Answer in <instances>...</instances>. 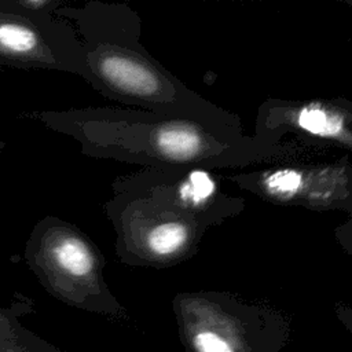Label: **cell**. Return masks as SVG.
<instances>
[{
	"instance_id": "1",
	"label": "cell",
	"mask_w": 352,
	"mask_h": 352,
	"mask_svg": "<svg viewBox=\"0 0 352 352\" xmlns=\"http://www.w3.org/2000/svg\"><path fill=\"white\" fill-rule=\"evenodd\" d=\"M21 117L72 138L87 157L143 168H246L333 153L296 140L276 142L245 135L241 118L216 121L132 107L94 106L30 110Z\"/></svg>"
},
{
	"instance_id": "2",
	"label": "cell",
	"mask_w": 352,
	"mask_h": 352,
	"mask_svg": "<svg viewBox=\"0 0 352 352\" xmlns=\"http://www.w3.org/2000/svg\"><path fill=\"white\" fill-rule=\"evenodd\" d=\"M55 15L67 19L82 50V76L106 99L132 109L216 121L239 117L197 94L142 44V19L125 3L65 1Z\"/></svg>"
},
{
	"instance_id": "3",
	"label": "cell",
	"mask_w": 352,
	"mask_h": 352,
	"mask_svg": "<svg viewBox=\"0 0 352 352\" xmlns=\"http://www.w3.org/2000/svg\"><path fill=\"white\" fill-rule=\"evenodd\" d=\"M103 210L116 232L118 260L133 267L168 268L187 261L208 231L155 191L139 170L113 180Z\"/></svg>"
},
{
	"instance_id": "4",
	"label": "cell",
	"mask_w": 352,
	"mask_h": 352,
	"mask_svg": "<svg viewBox=\"0 0 352 352\" xmlns=\"http://www.w3.org/2000/svg\"><path fill=\"white\" fill-rule=\"evenodd\" d=\"M188 352H279L290 323L278 309L216 290L180 292L172 301Z\"/></svg>"
},
{
	"instance_id": "5",
	"label": "cell",
	"mask_w": 352,
	"mask_h": 352,
	"mask_svg": "<svg viewBox=\"0 0 352 352\" xmlns=\"http://www.w3.org/2000/svg\"><path fill=\"white\" fill-rule=\"evenodd\" d=\"M23 258L55 297L77 307L120 311L103 279L106 258L102 250L76 224L44 216L29 234Z\"/></svg>"
},
{
	"instance_id": "6",
	"label": "cell",
	"mask_w": 352,
	"mask_h": 352,
	"mask_svg": "<svg viewBox=\"0 0 352 352\" xmlns=\"http://www.w3.org/2000/svg\"><path fill=\"white\" fill-rule=\"evenodd\" d=\"M261 201L352 216V160L348 153L301 155L224 176Z\"/></svg>"
},
{
	"instance_id": "7",
	"label": "cell",
	"mask_w": 352,
	"mask_h": 352,
	"mask_svg": "<svg viewBox=\"0 0 352 352\" xmlns=\"http://www.w3.org/2000/svg\"><path fill=\"white\" fill-rule=\"evenodd\" d=\"M43 69L82 76V50L73 25L55 14L0 0V70Z\"/></svg>"
},
{
	"instance_id": "8",
	"label": "cell",
	"mask_w": 352,
	"mask_h": 352,
	"mask_svg": "<svg viewBox=\"0 0 352 352\" xmlns=\"http://www.w3.org/2000/svg\"><path fill=\"white\" fill-rule=\"evenodd\" d=\"M253 135L276 142L292 135L307 146L352 154V99L270 98L258 106Z\"/></svg>"
},
{
	"instance_id": "9",
	"label": "cell",
	"mask_w": 352,
	"mask_h": 352,
	"mask_svg": "<svg viewBox=\"0 0 352 352\" xmlns=\"http://www.w3.org/2000/svg\"><path fill=\"white\" fill-rule=\"evenodd\" d=\"M142 177L198 224L209 230L239 214L245 199L221 188L219 175L195 166L142 168Z\"/></svg>"
},
{
	"instance_id": "10",
	"label": "cell",
	"mask_w": 352,
	"mask_h": 352,
	"mask_svg": "<svg viewBox=\"0 0 352 352\" xmlns=\"http://www.w3.org/2000/svg\"><path fill=\"white\" fill-rule=\"evenodd\" d=\"M334 236L344 252L352 257V216L336 227Z\"/></svg>"
},
{
	"instance_id": "11",
	"label": "cell",
	"mask_w": 352,
	"mask_h": 352,
	"mask_svg": "<svg viewBox=\"0 0 352 352\" xmlns=\"http://www.w3.org/2000/svg\"><path fill=\"white\" fill-rule=\"evenodd\" d=\"M337 319L342 323V326L351 333L352 336V308L344 304H338L334 309Z\"/></svg>"
},
{
	"instance_id": "12",
	"label": "cell",
	"mask_w": 352,
	"mask_h": 352,
	"mask_svg": "<svg viewBox=\"0 0 352 352\" xmlns=\"http://www.w3.org/2000/svg\"><path fill=\"white\" fill-rule=\"evenodd\" d=\"M4 147H6V143H4V142H1V140H0V153H1V151H3V150H4Z\"/></svg>"
}]
</instances>
